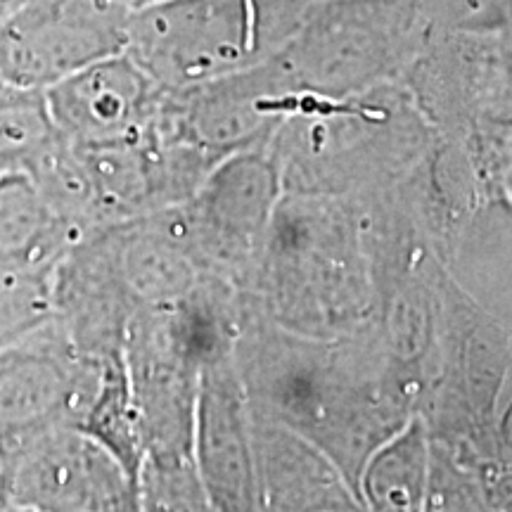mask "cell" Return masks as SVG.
Instances as JSON below:
<instances>
[{
  "instance_id": "obj_1",
  "label": "cell",
  "mask_w": 512,
  "mask_h": 512,
  "mask_svg": "<svg viewBox=\"0 0 512 512\" xmlns=\"http://www.w3.org/2000/svg\"><path fill=\"white\" fill-rule=\"evenodd\" d=\"M216 349L197 290L174 306L143 309L128 325L124 363L136 406L143 467H190L200 370Z\"/></svg>"
},
{
  "instance_id": "obj_2",
  "label": "cell",
  "mask_w": 512,
  "mask_h": 512,
  "mask_svg": "<svg viewBox=\"0 0 512 512\" xmlns=\"http://www.w3.org/2000/svg\"><path fill=\"white\" fill-rule=\"evenodd\" d=\"M131 10L117 0H5L0 8V81L48 91L88 67L119 55Z\"/></svg>"
},
{
  "instance_id": "obj_3",
  "label": "cell",
  "mask_w": 512,
  "mask_h": 512,
  "mask_svg": "<svg viewBox=\"0 0 512 512\" xmlns=\"http://www.w3.org/2000/svg\"><path fill=\"white\" fill-rule=\"evenodd\" d=\"M0 510H140L138 486L98 439L53 427L0 453Z\"/></svg>"
},
{
  "instance_id": "obj_4",
  "label": "cell",
  "mask_w": 512,
  "mask_h": 512,
  "mask_svg": "<svg viewBox=\"0 0 512 512\" xmlns=\"http://www.w3.org/2000/svg\"><path fill=\"white\" fill-rule=\"evenodd\" d=\"M254 22V0H162L131 12L126 53L166 91H183L238 62Z\"/></svg>"
},
{
  "instance_id": "obj_5",
  "label": "cell",
  "mask_w": 512,
  "mask_h": 512,
  "mask_svg": "<svg viewBox=\"0 0 512 512\" xmlns=\"http://www.w3.org/2000/svg\"><path fill=\"white\" fill-rule=\"evenodd\" d=\"M105 363L81 356L57 318L0 349V453L53 427H79Z\"/></svg>"
},
{
  "instance_id": "obj_6",
  "label": "cell",
  "mask_w": 512,
  "mask_h": 512,
  "mask_svg": "<svg viewBox=\"0 0 512 512\" xmlns=\"http://www.w3.org/2000/svg\"><path fill=\"white\" fill-rule=\"evenodd\" d=\"M46 100L60 136L76 145H107L150 136L164 88L124 50L55 83Z\"/></svg>"
},
{
  "instance_id": "obj_7",
  "label": "cell",
  "mask_w": 512,
  "mask_h": 512,
  "mask_svg": "<svg viewBox=\"0 0 512 512\" xmlns=\"http://www.w3.org/2000/svg\"><path fill=\"white\" fill-rule=\"evenodd\" d=\"M81 238L27 174H0V261L8 271L53 268Z\"/></svg>"
},
{
  "instance_id": "obj_8",
  "label": "cell",
  "mask_w": 512,
  "mask_h": 512,
  "mask_svg": "<svg viewBox=\"0 0 512 512\" xmlns=\"http://www.w3.org/2000/svg\"><path fill=\"white\" fill-rule=\"evenodd\" d=\"M204 392L197 399V458L204 489L211 501L240 503L249 489V472L242 465L238 420H235L233 399L216 387V382H204Z\"/></svg>"
},
{
  "instance_id": "obj_9",
  "label": "cell",
  "mask_w": 512,
  "mask_h": 512,
  "mask_svg": "<svg viewBox=\"0 0 512 512\" xmlns=\"http://www.w3.org/2000/svg\"><path fill=\"white\" fill-rule=\"evenodd\" d=\"M57 133L46 91L0 86V174L22 171Z\"/></svg>"
},
{
  "instance_id": "obj_10",
  "label": "cell",
  "mask_w": 512,
  "mask_h": 512,
  "mask_svg": "<svg viewBox=\"0 0 512 512\" xmlns=\"http://www.w3.org/2000/svg\"><path fill=\"white\" fill-rule=\"evenodd\" d=\"M117 3L124 5L128 10H140V8H147V5H155V3H162V0H117Z\"/></svg>"
},
{
  "instance_id": "obj_11",
  "label": "cell",
  "mask_w": 512,
  "mask_h": 512,
  "mask_svg": "<svg viewBox=\"0 0 512 512\" xmlns=\"http://www.w3.org/2000/svg\"><path fill=\"white\" fill-rule=\"evenodd\" d=\"M3 273H12V271H8V268H5L3 261H0V275H3Z\"/></svg>"
},
{
  "instance_id": "obj_12",
  "label": "cell",
  "mask_w": 512,
  "mask_h": 512,
  "mask_svg": "<svg viewBox=\"0 0 512 512\" xmlns=\"http://www.w3.org/2000/svg\"><path fill=\"white\" fill-rule=\"evenodd\" d=\"M3 3H5V0H0V8H3ZM0 86H3V81H0Z\"/></svg>"
}]
</instances>
